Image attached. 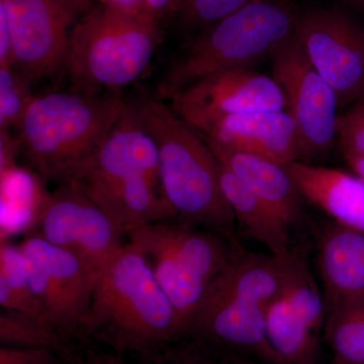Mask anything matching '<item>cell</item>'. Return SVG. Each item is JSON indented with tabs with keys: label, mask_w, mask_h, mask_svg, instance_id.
<instances>
[{
	"label": "cell",
	"mask_w": 364,
	"mask_h": 364,
	"mask_svg": "<svg viewBox=\"0 0 364 364\" xmlns=\"http://www.w3.org/2000/svg\"><path fill=\"white\" fill-rule=\"evenodd\" d=\"M135 107L156 143L160 184L174 221L239 241L233 210L223 193L219 162L205 139L162 98H146Z\"/></svg>",
	"instance_id": "cell-1"
},
{
	"label": "cell",
	"mask_w": 364,
	"mask_h": 364,
	"mask_svg": "<svg viewBox=\"0 0 364 364\" xmlns=\"http://www.w3.org/2000/svg\"><path fill=\"white\" fill-rule=\"evenodd\" d=\"M85 336L146 354L184 337L176 309L128 241L98 277Z\"/></svg>",
	"instance_id": "cell-2"
},
{
	"label": "cell",
	"mask_w": 364,
	"mask_h": 364,
	"mask_svg": "<svg viewBox=\"0 0 364 364\" xmlns=\"http://www.w3.org/2000/svg\"><path fill=\"white\" fill-rule=\"evenodd\" d=\"M127 102L111 95L59 91L33 95L18 123V145L45 181H73Z\"/></svg>",
	"instance_id": "cell-3"
},
{
	"label": "cell",
	"mask_w": 364,
	"mask_h": 364,
	"mask_svg": "<svg viewBox=\"0 0 364 364\" xmlns=\"http://www.w3.org/2000/svg\"><path fill=\"white\" fill-rule=\"evenodd\" d=\"M158 23L105 4L86 11L72 28L64 64L74 90L100 95L136 81L159 45Z\"/></svg>",
	"instance_id": "cell-4"
},
{
	"label": "cell",
	"mask_w": 364,
	"mask_h": 364,
	"mask_svg": "<svg viewBox=\"0 0 364 364\" xmlns=\"http://www.w3.org/2000/svg\"><path fill=\"white\" fill-rule=\"evenodd\" d=\"M296 16L279 0H255L208 26L172 64L160 85V98L218 71L249 67L294 36Z\"/></svg>",
	"instance_id": "cell-5"
},
{
	"label": "cell",
	"mask_w": 364,
	"mask_h": 364,
	"mask_svg": "<svg viewBox=\"0 0 364 364\" xmlns=\"http://www.w3.org/2000/svg\"><path fill=\"white\" fill-rule=\"evenodd\" d=\"M176 309L184 336L205 289L240 247L224 235L169 220L127 235Z\"/></svg>",
	"instance_id": "cell-6"
},
{
	"label": "cell",
	"mask_w": 364,
	"mask_h": 364,
	"mask_svg": "<svg viewBox=\"0 0 364 364\" xmlns=\"http://www.w3.org/2000/svg\"><path fill=\"white\" fill-rule=\"evenodd\" d=\"M46 320L64 337L85 336L97 277L75 255L39 234L18 244Z\"/></svg>",
	"instance_id": "cell-7"
},
{
	"label": "cell",
	"mask_w": 364,
	"mask_h": 364,
	"mask_svg": "<svg viewBox=\"0 0 364 364\" xmlns=\"http://www.w3.org/2000/svg\"><path fill=\"white\" fill-rule=\"evenodd\" d=\"M272 58V77L284 95V111L296 124L299 161L327 154L336 142V92L314 68L294 36Z\"/></svg>",
	"instance_id": "cell-8"
},
{
	"label": "cell",
	"mask_w": 364,
	"mask_h": 364,
	"mask_svg": "<svg viewBox=\"0 0 364 364\" xmlns=\"http://www.w3.org/2000/svg\"><path fill=\"white\" fill-rule=\"evenodd\" d=\"M37 225V234L75 255L97 279L126 244L111 218L74 181L45 198Z\"/></svg>",
	"instance_id": "cell-9"
},
{
	"label": "cell",
	"mask_w": 364,
	"mask_h": 364,
	"mask_svg": "<svg viewBox=\"0 0 364 364\" xmlns=\"http://www.w3.org/2000/svg\"><path fill=\"white\" fill-rule=\"evenodd\" d=\"M11 35V65L31 81L65 64L77 11L66 0H0Z\"/></svg>",
	"instance_id": "cell-10"
},
{
	"label": "cell",
	"mask_w": 364,
	"mask_h": 364,
	"mask_svg": "<svg viewBox=\"0 0 364 364\" xmlns=\"http://www.w3.org/2000/svg\"><path fill=\"white\" fill-rule=\"evenodd\" d=\"M294 37L339 107L356 102L364 80L363 26L340 11L317 9L298 16Z\"/></svg>",
	"instance_id": "cell-11"
},
{
	"label": "cell",
	"mask_w": 364,
	"mask_h": 364,
	"mask_svg": "<svg viewBox=\"0 0 364 364\" xmlns=\"http://www.w3.org/2000/svg\"><path fill=\"white\" fill-rule=\"evenodd\" d=\"M181 117L280 112L284 95L274 79L249 67L218 71L170 95Z\"/></svg>",
	"instance_id": "cell-12"
},
{
	"label": "cell",
	"mask_w": 364,
	"mask_h": 364,
	"mask_svg": "<svg viewBox=\"0 0 364 364\" xmlns=\"http://www.w3.org/2000/svg\"><path fill=\"white\" fill-rule=\"evenodd\" d=\"M139 177L160 182L159 155L154 138L135 105L127 104L95 154L73 181L81 188H92Z\"/></svg>",
	"instance_id": "cell-13"
},
{
	"label": "cell",
	"mask_w": 364,
	"mask_h": 364,
	"mask_svg": "<svg viewBox=\"0 0 364 364\" xmlns=\"http://www.w3.org/2000/svg\"><path fill=\"white\" fill-rule=\"evenodd\" d=\"M203 138L279 164L299 161L296 124L284 111L181 117Z\"/></svg>",
	"instance_id": "cell-14"
},
{
	"label": "cell",
	"mask_w": 364,
	"mask_h": 364,
	"mask_svg": "<svg viewBox=\"0 0 364 364\" xmlns=\"http://www.w3.org/2000/svg\"><path fill=\"white\" fill-rule=\"evenodd\" d=\"M316 267L327 313L364 308V233L329 222L318 231Z\"/></svg>",
	"instance_id": "cell-15"
},
{
	"label": "cell",
	"mask_w": 364,
	"mask_h": 364,
	"mask_svg": "<svg viewBox=\"0 0 364 364\" xmlns=\"http://www.w3.org/2000/svg\"><path fill=\"white\" fill-rule=\"evenodd\" d=\"M287 167L304 200L331 221L364 233V179L308 162H291Z\"/></svg>",
	"instance_id": "cell-16"
},
{
	"label": "cell",
	"mask_w": 364,
	"mask_h": 364,
	"mask_svg": "<svg viewBox=\"0 0 364 364\" xmlns=\"http://www.w3.org/2000/svg\"><path fill=\"white\" fill-rule=\"evenodd\" d=\"M203 139L215 158L264 200L289 227L299 224L301 205L305 200L287 165L230 149L208 139Z\"/></svg>",
	"instance_id": "cell-17"
},
{
	"label": "cell",
	"mask_w": 364,
	"mask_h": 364,
	"mask_svg": "<svg viewBox=\"0 0 364 364\" xmlns=\"http://www.w3.org/2000/svg\"><path fill=\"white\" fill-rule=\"evenodd\" d=\"M219 162L223 193L233 210L237 227L247 238L267 247L269 253L284 256L291 250V228L264 200L255 195L228 167Z\"/></svg>",
	"instance_id": "cell-18"
},
{
	"label": "cell",
	"mask_w": 364,
	"mask_h": 364,
	"mask_svg": "<svg viewBox=\"0 0 364 364\" xmlns=\"http://www.w3.org/2000/svg\"><path fill=\"white\" fill-rule=\"evenodd\" d=\"M0 305L13 311L45 318L33 293L18 245L0 244Z\"/></svg>",
	"instance_id": "cell-19"
},
{
	"label": "cell",
	"mask_w": 364,
	"mask_h": 364,
	"mask_svg": "<svg viewBox=\"0 0 364 364\" xmlns=\"http://www.w3.org/2000/svg\"><path fill=\"white\" fill-rule=\"evenodd\" d=\"M323 341L331 352L329 364H364V308L328 312Z\"/></svg>",
	"instance_id": "cell-20"
},
{
	"label": "cell",
	"mask_w": 364,
	"mask_h": 364,
	"mask_svg": "<svg viewBox=\"0 0 364 364\" xmlns=\"http://www.w3.org/2000/svg\"><path fill=\"white\" fill-rule=\"evenodd\" d=\"M64 338L45 318L6 310L0 314V340L4 343L63 353Z\"/></svg>",
	"instance_id": "cell-21"
},
{
	"label": "cell",
	"mask_w": 364,
	"mask_h": 364,
	"mask_svg": "<svg viewBox=\"0 0 364 364\" xmlns=\"http://www.w3.org/2000/svg\"><path fill=\"white\" fill-rule=\"evenodd\" d=\"M32 81L11 65L0 66V129L16 128L33 95Z\"/></svg>",
	"instance_id": "cell-22"
},
{
	"label": "cell",
	"mask_w": 364,
	"mask_h": 364,
	"mask_svg": "<svg viewBox=\"0 0 364 364\" xmlns=\"http://www.w3.org/2000/svg\"><path fill=\"white\" fill-rule=\"evenodd\" d=\"M253 1L255 0H184L181 13L189 25L205 28Z\"/></svg>",
	"instance_id": "cell-23"
},
{
	"label": "cell",
	"mask_w": 364,
	"mask_h": 364,
	"mask_svg": "<svg viewBox=\"0 0 364 364\" xmlns=\"http://www.w3.org/2000/svg\"><path fill=\"white\" fill-rule=\"evenodd\" d=\"M336 142L344 158L364 157V102H356L348 111L339 114Z\"/></svg>",
	"instance_id": "cell-24"
},
{
	"label": "cell",
	"mask_w": 364,
	"mask_h": 364,
	"mask_svg": "<svg viewBox=\"0 0 364 364\" xmlns=\"http://www.w3.org/2000/svg\"><path fill=\"white\" fill-rule=\"evenodd\" d=\"M0 364H56V359L48 349L1 347Z\"/></svg>",
	"instance_id": "cell-25"
},
{
	"label": "cell",
	"mask_w": 364,
	"mask_h": 364,
	"mask_svg": "<svg viewBox=\"0 0 364 364\" xmlns=\"http://www.w3.org/2000/svg\"><path fill=\"white\" fill-rule=\"evenodd\" d=\"M161 364H223L221 358H215L208 354L207 349L196 343V347L186 349L170 356Z\"/></svg>",
	"instance_id": "cell-26"
},
{
	"label": "cell",
	"mask_w": 364,
	"mask_h": 364,
	"mask_svg": "<svg viewBox=\"0 0 364 364\" xmlns=\"http://www.w3.org/2000/svg\"><path fill=\"white\" fill-rule=\"evenodd\" d=\"M146 11L149 16L159 21L170 14L181 11L184 0H145Z\"/></svg>",
	"instance_id": "cell-27"
},
{
	"label": "cell",
	"mask_w": 364,
	"mask_h": 364,
	"mask_svg": "<svg viewBox=\"0 0 364 364\" xmlns=\"http://www.w3.org/2000/svg\"><path fill=\"white\" fill-rule=\"evenodd\" d=\"M6 65H11V35L6 16L0 11V66Z\"/></svg>",
	"instance_id": "cell-28"
},
{
	"label": "cell",
	"mask_w": 364,
	"mask_h": 364,
	"mask_svg": "<svg viewBox=\"0 0 364 364\" xmlns=\"http://www.w3.org/2000/svg\"><path fill=\"white\" fill-rule=\"evenodd\" d=\"M102 4L129 13L147 14L145 0H102Z\"/></svg>",
	"instance_id": "cell-29"
},
{
	"label": "cell",
	"mask_w": 364,
	"mask_h": 364,
	"mask_svg": "<svg viewBox=\"0 0 364 364\" xmlns=\"http://www.w3.org/2000/svg\"><path fill=\"white\" fill-rule=\"evenodd\" d=\"M85 364H128L119 354H102L91 356Z\"/></svg>",
	"instance_id": "cell-30"
},
{
	"label": "cell",
	"mask_w": 364,
	"mask_h": 364,
	"mask_svg": "<svg viewBox=\"0 0 364 364\" xmlns=\"http://www.w3.org/2000/svg\"><path fill=\"white\" fill-rule=\"evenodd\" d=\"M222 354L223 364H267L255 360L253 358H246V356L234 355V354Z\"/></svg>",
	"instance_id": "cell-31"
},
{
	"label": "cell",
	"mask_w": 364,
	"mask_h": 364,
	"mask_svg": "<svg viewBox=\"0 0 364 364\" xmlns=\"http://www.w3.org/2000/svg\"><path fill=\"white\" fill-rule=\"evenodd\" d=\"M355 176L364 179V157L344 158Z\"/></svg>",
	"instance_id": "cell-32"
},
{
	"label": "cell",
	"mask_w": 364,
	"mask_h": 364,
	"mask_svg": "<svg viewBox=\"0 0 364 364\" xmlns=\"http://www.w3.org/2000/svg\"><path fill=\"white\" fill-rule=\"evenodd\" d=\"M356 102H364V80L363 83V87H361L360 95H359L358 100H356Z\"/></svg>",
	"instance_id": "cell-33"
},
{
	"label": "cell",
	"mask_w": 364,
	"mask_h": 364,
	"mask_svg": "<svg viewBox=\"0 0 364 364\" xmlns=\"http://www.w3.org/2000/svg\"><path fill=\"white\" fill-rule=\"evenodd\" d=\"M360 1H363V4H364V0H360Z\"/></svg>",
	"instance_id": "cell-34"
}]
</instances>
